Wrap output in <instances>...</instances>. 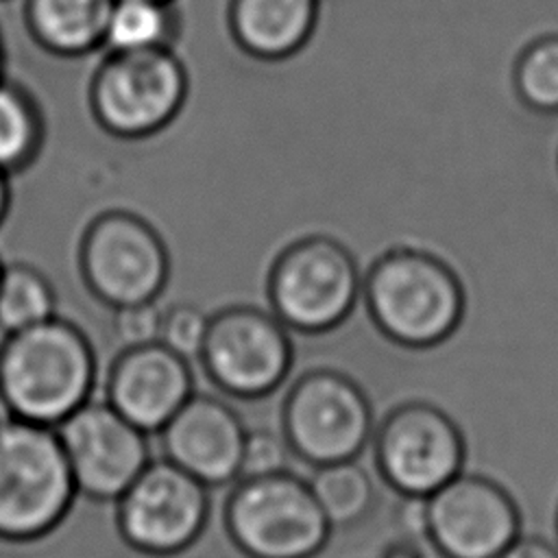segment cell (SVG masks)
<instances>
[{
	"instance_id": "cell-1",
	"label": "cell",
	"mask_w": 558,
	"mask_h": 558,
	"mask_svg": "<svg viewBox=\"0 0 558 558\" xmlns=\"http://www.w3.org/2000/svg\"><path fill=\"white\" fill-rule=\"evenodd\" d=\"M96 364L85 331L54 314L7 333L0 344V388L13 416L57 427L92 399Z\"/></svg>"
},
{
	"instance_id": "cell-2",
	"label": "cell",
	"mask_w": 558,
	"mask_h": 558,
	"mask_svg": "<svg viewBox=\"0 0 558 558\" xmlns=\"http://www.w3.org/2000/svg\"><path fill=\"white\" fill-rule=\"evenodd\" d=\"M373 325L395 344L429 349L445 342L462 320L464 290L436 255L397 246L379 255L362 281Z\"/></svg>"
},
{
	"instance_id": "cell-3",
	"label": "cell",
	"mask_w": 558,
	"mask_h": 558,
	"mask_svg": "<svg viewBox=\"0 0 558 558\" xmlns=\"http://www.w3.org/2000/svg\"><path fill=\"white\" fill-rule=\"evenodd\" d=\"M76 495L54 427L17 416L0 427V541L48 536L68 517Z\"/></svg>"
},
{
	"instance_id": "cell-4",
	"label": "cell",
	"mask_w": 558,
	"mask_h": 558,
	"mask_svg": "<svg viewBox=\"0 0 558 558\" xmlns=\"http://www.w3.org/2000/svg\"><path fill=\"white\" fill-rule=\"evenodd\" d=\"M190 74L174 48L105 50L87 83V107L118 140H146L168 129L183 111Z\"/></svg>"
},
{
	"instance_id": "cell-5",
	"label": "cell",
	"mask_w": 558,
	"mask_h": 558,
	"mask_svg": "<svg viewBox=\"0 0 558 558\" xmlns=\"http://www.w3.org/2000/svg\"><path fill=\"white\" fill-rule=\"evenodd\" d=\"M225 530L246 558H314L329 541L310 482L290 471L240 477L225 504Z\"/></svg>"
},
{
	"instance_id": "cell-6",
	"label": "cell",
	"mask_w": 558,
	"mask_h": 558,
	"mask_svg": "<svg viewBox=\"0 0 558 558\" xmlns=\"http://www.w3.org/2000/svg\"><path fill=\"white\" fill-rule=\"evenodd\" d=\"M362 281L357 259L340 240L305 235L270 266V310L292 331L325 333L349 318L362 296Z\"/></svg>"
},
{
	"instance_id": "cell-7",
	"label": "cell",
	"mask_w": 558,
	"mask_h": 558,
	"mask_svg": "<svg viewBox=\"0 0 558 558\" xmlns=\"http://www.w3.org/2000/svg\"><path fill=\"white\" fill-rule=\"evenodd\" d=\"M78 268L87 290L116 310L161 294L170 277V253L148 220L126 209H107L81 235Z\"/></svg>"
},
{
	"instance_id": "cell-8",
	"label": "cell",
	"mask_w": 558,
	"mask_h": 558,
	"mask_svg": "<svg viewBox=\"0 0 558 558\" xmlns=\"http://www.w3.org/2000/svg\"><path fill=\"white\" fill-rule=\"evenodd\" d=\"M290 451L316 466L355 460L373 436V408L362 386L333 368L301 375L281 410Z\"/></svg>"
},
{
	"instance_id": "cell-9",
	"label": "cell",
	"mask_w": 558,
	"mask_h": 558,
	"mask_svg": "<svg viewBox=\"0 0 558 558\" xmlns=\"http://www.w3.org/2000/svg\"><path fill=\"white\" fill-rule=\"evenodd\" d=\"M209 521V486L170 462L150 460L116 499V525L137 554L172 558L187 551Z\"/></svg>"
},
{
	"instance_id": "cell-10",
	"label": "cell",
	"mask_w": 558,
	"mask_h": 558,
	"mask_svg": "<svg viewBox=\"0 0 558 558\" xmlns=\"http://www.w3.org/2000/svg\"><path fill=\"white\" fill-rule=\"evenodd\" d=\"M290 329L272 314L233 305L209 316L201 364L216 388L235 399L272 395L290 373Z\"/></svg>"
},
{
	"instance_id": "cell-11",
	"label": "cell",
	"mask_w": 558,
	"mask_h": 558,
	"mask_svg": "<svg viewBox=\"0 0 558 558\" xmlns=\"http://www.w3.org/2000/svg\"><path fill=\"white\" fill-rule=\"evenodd\" d=\"M375 464L381 480L405 499H425L464 464L458 425L427 401L390 410L375 432Z\"/></svg>"
},
{
	"instance_id": "cell-12",
	"label": "cell",
	"mask_w": 558,
	"mask_h": 558,
	"mask_svg": "<svg viewBox=\"0 0 558 558\" xmlns=\"http://www.w3.org/2000/svg\"><path fill=\"white\" fill-rule=\"evenodd\" d=\"M418 534L445 558H495L519 536V512L495 482L458 473L421 499Z\"/></svg>"
},
{
	"instance_id": "cell-13",
	"label": "cell",
	"mask_w": 558,
	"mask_h": 558,
	"mask_svg": "<svg viewBox=\"0 0 558 558\" xmlns=\"http://www.w3.org/2000/svg\"><path fill=\"white\" fill-rule=\"evenodd\" d=\"M78 495L116 501L150 462L148 434L109 401H87L57 427Z\"/></svg>"
},
{
	"instance_id": "cell-14",
	"label": "cell",
	"mask_w": 558,
	"mask_h": 558,
	"mask_svg": "<svg viewBox=\"0 0 558 558\" xmlns=\"http://www.w3.org/2000/svg\"><path fill=\"white\" fill-rule=\"evenodd\" d=\"M192 395L190 360L163 342L122 349L107 379V401L146 434H159Z\"/></svg>"
},
{
	"instance_id": "cell-15",
	"label": "cell",
	"mask_w": 558,
	"mask_h": 558,
	"mask_svg": "<svg viewBox=\"0 0 558 558\" xmlns=\"http://www.w3.org/2000/svg\"><path fill=\"white\" fill-rule=\"evenodd\" d=\"M159 436L163 456L205 486L214 488L240 477L246 427L227 401L192 395Z\"/></svg>"
},
{
	"instance_id": "cell-16",
	"label": "cell",
	"mask_w": 558,
	"mask_h": 558,
	"mask_svg": "<svg viewBox=\"0 0 558 558\" xmlns=\"http://www.w3.org/2000/svg\"><path fill=\"white\" fill-rule=\"evenodd\" d=\"M320 0H229L227 28L235 46L259 61H283L312 39Z\"/></svg>"
},
{
	"instance_id": "cell-17",
	"label": "cell",
	"mask_w": 558,
	"mask_h": 558,
	"mask_svg": "<svg viewBox=\"0 0 558 558\" xmlns=\"http://www.w3.org/2000/svg\"><path fill=\"white\" fill-rule=\"evenodd\" d=\"M113 0H24L28 37L52 57L78 59L102 48Z\"/></svg>"
},
{
	"instance_id": "cell-18",
	"label": "cell",
	"mask_w": 558,
	"mask_h": 558,
	"mask_svg": "<svg viewBox=\"0 0 558 558\" xmlns=\"http://www.w3.org/2000/svg\"><path fill=\"white\" fill-rule=\"evenodd\" d=\"M46 142V118L39 100L22 83L0 74V172L31 168Z\"/></svg>"
},
{
	"instance_id": "cell-19",
	"label": "cell",
	"mask_w": 558,
	"mask_h": 558,
	"mask_svg": "<svg viewBox=\"0 0 558 558\" xmlns=\"http://www.w3.org/2000/svg\"><path fill=\"white\" fill-rule=\"evenodd\" d=\"M179 33L181 15L174 0H113L102 48H174Z\"/></svg>"
},
{
	"instance_id": "cell-20",
	"label": "cell",
	"mask_w": 558,
	"mask_h": 558,
	"mask_svg": "<svg viewBox=\"0 0 558 558\" xmlns=\"http://www.w3.org/2000/svg\"><path fill=\"white\" fill-rule=\"evenodd\" d=\"M310 488L331 527H349L364 521L377 499L368 471L355 460L316 466Z\"/></svg>"
},
{
	"instance_id": "cell-21",
	"label": "cell",
	"mask_w": 558,
	"mask_h": 558,
	"mask_svg": "<svg viewBox=\"0 0 558 558\" xmlns=\"http://www.w3.org/2000/svg\"><path fill=\"white\" fill-rule=\"evenodd\" d=\"M57 314L50 279L31 264H2L0 270V329L4 333L37 325Z\"/></svg>"
},
{
	"instance_id": "cell-22",
	"label": "cell",
	"mask_w": 558,
	"mask_h": 558,
	"mask_svg": "<svg viewBox=\"0 0 558 558\" xmlns=\"http://www.w3.org/2000/svg\"><path fill=\"white\" fill-rule=\"evenodd\" d=\"M521 100L538 111H558V37L530 46L514 70Z\"/></svg>"
},
{
	"instance_id": "cell-23",
	"label": "cell",
	"mask_w": 558,
	"mask_h": 558,
	"mask_svg": "<svg viewBox=\"0 0 558 558\" xmlns=\"http://www.w3.org/2000/svg\"><path fill=\"white\" fill-rule=\"evenodd\" d=\"M209 329V316L194 303H174L161 314V336L163 342L174 353L185 360H198Z\"/></svg>"
},
{
	"instance_id": "cell-24",
	"label": "cell",
	"mask_w": 558,
	"mask_h": 558,
	"mask_svg": "<svg viewBox=\"0 0 558 558\" xmlns=\"http://www.w3.org/2000/svg\"><path fill=\"white\" fill-rule=\"evenodd\" d=\"M163 310L155 301L131 303L113 310L111 331L122 349L159 342Z\"/></svg>"
},
{
	"instance_id": "cell-25",
	"label": "cell",
	"mask_w": 558,
	"mask_h": 558,
	"mask_svg": "<svg viewBox=\"0 0 558 558\" xmlns=\"http://www.w3.org/2000/svg\"><path fill=\"white\" fill-rule=\"evenodd\" d=\"M290 453L292 451L283 434H275L268 429L246 432L242 462H240V477H262L279 471H288Z\"/></svg>"
},
{
	"instance_id": "cell-26",
	"label": "cell",
	"mask_w": 558,
	"mask_h": 558,
	"mask_svg": "<svg viewBox=\"0 0 558 558\" xmlns=\"http://www.w3.org/2000/svg\"><path fill=\"white\" fill-rule=\"evenodd\" d=\"M495 558H558V547L543 538H521L517 536L504 551Z\"/></svg>"
},
{
	"instance_id": "cell-27",
	"label": "cell",
	"mask_w": 558,
	"mask_h": 558,
	"mask_svg": "<svg viewBox=\"0 0 558 558\" xmlns=\"http://www.w3.org/2000/svg\"><path fill=\"white\" fill-rule=\"evenodd\" d=\"M379 558H423V554L410 543H397L390 545Z\"/></svg>"
},
{
	"instance_id": "cell-28",
	"label": "cell",
	"mask_w": 558,
	"mask_h": 558,
	"mask_svg": "<svg viewBox=\"0 0 558 558\" xmlns=\"http://www.w3.org/2000/svg\"><path fill=\"white\" fill-rule=\"evenodd\" d=\"M9 203H11V190H9V174L0 172V222H2L4 214L9 211Z\"/></svg>"
},
{
	"instance_id": "cell-29",
	"label": "cell",
	"mask_w": 558,
	"mask_h": 558,
	"mask_svg": "<svg viewBox=\"0 0 558 558\" xmlns=\"http://www.w3.org/2000/svg\"><path fill=\"white\" fill-rule=\"evenodd\" d=\"M11 418H13L11 405H9V401H7V397H4V392H2V388H0V427H2L4 423H9Z\"/></svg>"
},
{
	"instance_id": "cell-30",
	"label": "cell",
	"mask_w": 558,
	"mask_h": 558,
	"mask_svg": "<svg viewBox=\"0 0 558 558\" xmlns=\"http://www.w3.org/2000/svg\"><path fill=\"white\" fill-rule=\"evenodd\" d=\"M2 65H4V50H2V39H0V74H4Z\"/></svg>"
},
{
	"instance_id": "cell-31",
	"label": "cell",
	"mask_w": 558,
	"mask_h": 558,
	"mask_svg": "<svg viewBox=\"0 0 558 558\" xmlns=\"http://www.w3.org/2000/svg\"><path fill=\"white\" fill-rule=\"evenodd\" d=\"M0 270H2V262H0Z\"/></svg>"
},
{
	"instance_id": "cell-32",
	"label": "cell",
	"mask_w": 558,
	"mask_h": 558,
	"mask_svg": "<svg viewBox=\"0 0 558 558\" xmlns=\"http://www.w3.org/2000/svg\"><path fill=\"white\" fill-rule=\"evenodd\" d=\"M556 527H558V525H556Z\"/></svg>"
}]
</instances>
